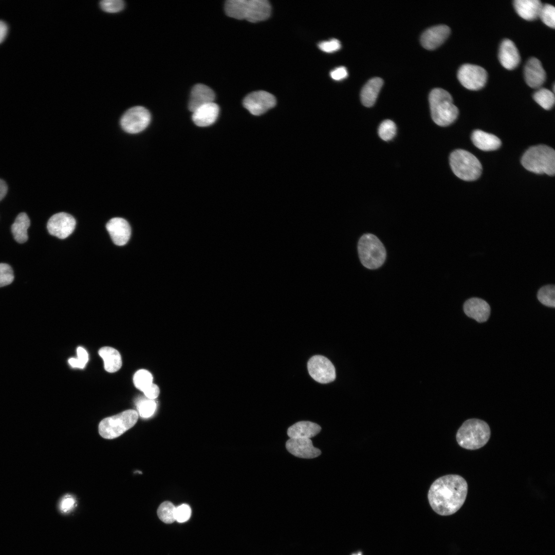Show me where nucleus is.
I'll return each instance as SVG.
<instances>
[{
	"instance_id": "obj_1",
	"label": "nucleus",
	"mask_w": 555,
	"mask_h": 555,
	"mask_svg": "<svg viewBox=\"0 0 555 555\" xmlns=\"http://www.w3.org/2000/svg\"><path fill=\"white\" fill-rule=\"evenodd\" d=\"M468 492V484L461 476L449 474L436 479L431 485L428 498L437 514L447 516L456 512L463 505Z\"/></svg>"
},
{
	"instance_id": "obj_2",
	"label": "nucleus",
	"mask_w": 555,
	"mask_h": 555,
	"mask_svg": "<svg viewBox=\"0 0 555 555\" xmlns=\"http://www.w3.org/2000/svg\"><path fill=\"white\" fill-rule=\"evenodd\" d=\"M271 6L266 0H229L225 5L227 15L238 20L256 23L270 15Z\"/></svg>"
},
{
	"instance_id": "obj_3",
	"label": "nucleus",
	"mask_w": 555,
	"mask_h": 555,
	"mask_svg": "<svg viewBox=\"0 0 555 555\" xmlns=\"http://www.w3.org/2000/svg\"><path fill=\"white\" fill-rule=\"evenodd\" d=\"M429 101L431 117L436 124L447 126L456 120L458 109L447 90L440 88L432 89L429 94Z\"/></svg>"
},
{
	"instance_id": "obj_4",
	"label": "nucleus",
	"mask_w": 555,
	"mask_h": 555,
	"mask_svg": "<svg viewBox=\"0 0 555 555\" xmlns=\"http://www.w3.org/2000/svg\"><path fill=\"white\" fill-rule=\"evenodd\" d=\"M490 435V429L486 422L472 418L462 424L457 432L456 438L461 447L473 450L484 447L489 440Z\"/></svg>"
},
{
	"instance_id": "obj_5",
	"label": "nucleus",
	"mask_w": 555,
	"mask_h": 555,
	"mask_svg": "<svg viewBox=\"0 0 555 555\" xmlns=\"http://www.w3.org/2000/svg\"><path fill=\"white\" fill-rule=\"evenodd\" d=\"M521 163L529 171L553 175L555 173L554 150L545 145L530 147L522 156Z\"/></svg>"
},
{
	"instance_id": "obj_6",
	"label": "nucleus",
	"mask_w": 555,
	"mask_h": 555,
	"mask_svg": "<svg viewBox=\"0 0 555 555\" xmlns=\"http://www.w3.org/2000/svg\"><path fill=\"white\" fill-rule=\"evenodd\" d=\"M358 251L361 263L369 269L380 267L386 259L384 245L376 236L371 233L363 234L360 237Z\"/></svg>"
},
{
	"instance_id": "obj_7",
	"label": "nucleus",
	"mask_w": 555,
	"mask_h": 555,
	"mask_svg": "<svg viewBox=\"0 0 555 555\" xmlns=\"http://www.w3.org/2000/svg\"><path fill=\"white\" fill-rule=\"evenodd\" d=\"M450 164L454 174L462 180L473 181L481 175L482 164L471 153L458 149L451 153Z\"/></svg>"
},
{
	"instance_id": "obj_8",
	"label": "nucleus",
	"mask_w": 555,
	"mask_h": 555,
	"mask_svg": "<svg viewBox=\"0 0 555 555\" xmlns=\"http://www.w3.org/2000/svg\"><path fill=\"white\" fill-rule=\"evenodd\" d=\"M138 419L137 411L134 410H125L102 419L99 424V433L105 439L116 438L134 426Z\"/></svg>"
},
{
	"instance_id": "obj_9",
	"label": "nucleus",
	"mask_w": 555,
	"mask_h": 555,
	"mask_svg": "<svg viewBox=\"0 0 555 555\" xmlns=\"http://www.w3.org/2000/svg\"><path fill=\"white\" fill-rule=\"evenodd\" d=\"M151 114L145 107L136 106L126 110L121 118L123 130L130 134H137L143 131L151 121Z\"/></svg>"
},
{
	"instance_id": "obj_10",
	"label": "nucleus",
	"mask_w": 555,
	"mask_h": 555,
	"mask_svg": "<svg viewBox=\"0 0 555 555\" xmlns=\"http://www.w3.org/2000/svg\"><path fill=\"white\" fill-rule=\"evenodd\" d=\"M486 70L478 65L465 64L457 71V78L461 84L468 89L477 90L482 88L487 80Z\"/></svg>"
},
{
	"instance_id": "obj_11",
	"label": "nucleus",
	"mask_w": 555,
	"mask_h": 555,
	"mask_svg": "<svg viewBox=\"0 0 555 555\" xmlns=\"http://www.w3.org/2000/svg\"><path fill=\"white\" fill-rule=\"evenodd\" d=\"M307 368L310 376L317 382L328 383L336 378L334 366L326 357L321 355H315L310 358L307 363Z\"/></svg>"
},
{
	"instance_id": "obj_12",
	"label": "nucleus",
	"mask_w": 555,
	"mask_h": 555,
	"mask_svg": "<svg viewBox=\"0 0 555 555\" xmlns=\"http://www.w3.org/2000/svg\"><path fill=\"white\" fill-rule=\"evenodd\" d=\"M276 103V99L273 95L263 90L250 93L243 102L244 107L255 116L264 114L273 108Z\"/></svg>"
},
{
	"instance_id": "obj_13",
	"label": "nucleus",
	"mask_w": 555,
	"mask_h": 555,
	"mask_svg": "<svg viewBox=\"0 0 555 555\" xmlns=\"http://www.w3.org/2000/svg\"><path fill=\"white\" fill-rule=\"evenodd\" d=\"M76 224V220L71 215L65 212H60L54 214L49 218L47 228L51 235L64 239L72 233Z\"/></svg>"
},
{
	"instance_id": "obj_14",
	"label": "nucleus",
	"mask_w": 555,
	"mask_h": 555,
	"mask_svg": "<svg viewBox=\"0 0 555 555\" xmlns=\"http://www.w3.org/2000/svg\"><path fill=\"white\" fill-rule=\"evenodd\" d=\"M288 451L294 456L303 458H313L321 454V451L313 447L310 438H290L286 443Z\"/></svg>"
},
{
	"instance_id": "obj_15",
	"label": "nucleus",
	"mask_w": 555,
	"mask_h": 555,
	"mask_svg": "<svg viewBox=\"0 0 555 555\" xmlns=\"http://www.w3.org/2000/svg\"><path fill=\"white\" fill-rule=\"evenodd\" d=\"M449 27L445 25L433 26L422 34L420 42L426 49L434 50L439 47L450 34Z\"/></svg>"
},
{
	"instance_id": "obj_16",
	"label": "nucleus",
	"mask_w": 555,
	"mask_h": 555,
	"mask_svg": "<svg viewBox=\"0 0 555 555\" xmlns=\"http://www.w3.org/2000/svg\"><path fill=\"white\" fill-rule=\"evenodd\" d=\"M524 79L531 88H540L545 81L546 75L540 60L534 57L530 58L524 67Z\"/></svg>"
},
{
	"instance_id": "obj_17",
	"label": "nucleus",
	"mask_w": 555,
	"mask_h": 555,
	"mask_svg": "<svg viewBox=\"0 0 555 555\" xmlns=\"http://www.w3.org/2000/svg\"><path fill=\"white\" fill-rule=\"evenodd\" d=\"M106 227L115 245L123 246L128 241L131 229L125 219L121 217L113 218L107 222Z\"/></svg>"
},
{
	"instance_id": "obj_18",
	"label": "nucleus",
	"mask_w": 555,
	"mask_h": 555,
	"mask_svg": "<svg viewBox=\"0 0 555 555\" xmlns=\"http://www.w3.org/2000/svg\"><path fill=\"white\" fill-rule=\"evenodd\" d=\"M498 60L501 65L508 70L515 68L520 62L521 57L514 43L509 39H504L498 51Z\"/></svg>"
},
{
	"instance_id": "obj_19",
	"label": "nucleus",
	"mask_w": 555,
	"mask_h": 555,
	"mask_svg": "<svg viewBox=\"0 0 555 555\" xmlns=\"http://www.w3.org/2000/svg\"><path fill=\"white\" fill-rule=\"evenodd\" d=\"M465 314L479 323L486 322L490 314L489 304L483 299L472 298L467 300L463 306Z\"/></svg>"
},
{
	"instance_id": "obj_20",
	"label": "nucleus",
	"mask_w": 555,
	"mask_h": 555,
	"mask_svg": "<svg viewBox=\"0 0 555 555\" xmlns=\"http://www.w3.org/2000/svg\"><path fill=\"white\" fill-rule=\"evenodd\" d=\"M219 112L218 105L213 102L203 105L193 111L192 119L197 126H208L216 121Z\"/></svg>"
},
{
	"instance_id": "obj_21",
	"label": "nucleus",
	"mask_w": 555,
	"mask_h": 555,
	"mask_svg": "<svg viewBox=\"0 0 555 555\" xmlns=\"http://www.w3.org/2000/svg\"><path fill=\"white\" fill-rule=\"evenodd\" d=\"M215 94L213 90L202 84L195 85L192 88L189 102V109L192 112L198 107L213 102Z\"/></svg>"
},
{
	"instance_id": "obj_22",
	"label": "nucleus",
	"mask_w": 555,
	"mask_h": 555,
	"mask_svg": "<svg viewBox=\"0 0 555 555\" xmlns=\"http://www.w3.org/2000/svg\"><path fill=\"white\" fill-rule=\"evenodd\" d=\"M543 4L539 0H515L513 6L516 13L523 19L533 21L539 17Z\"/></svg>"
},
{
	"instance_id": "obj_23",
	"label": "nucleus",
	"mask_w": 555,
	"mask_h": 555,
	"mask_svg": "<svg viewBox=\"0 0 555 555\" xmlns=\"http://www.w3.org/2000/svg\"><path fill=\"white\" fill-rule=\"evenodd\" d=\"M471 139L476 147L484 151L496 150L501 145L500 139L495 135L479 130L473 132Z\"/></svg>"
},
{
	"instance_id": "obj_24",
	"label": "nucleus",
	"mask_w": 555,
	"mask_h": 555,
	"mask_svg": "<svg viewBox=\"0 0 555 555\" xmlns=\"http://www.w3.org/2000/svg\"><path fill=\"white\" fill-rule=\"evenodd\" d=\"M321 430V427L317 423L301 421L290 427L287 430V435L290 438H310L317 435Z\"/></svg>"
},
{
	"instance_id": "obj_25",
	"label": "nucleus",
	"mask_w": 555,
	"mask_h": 555,
	"mask_svg": "<svg viewBox=\"0 0 555 555\" xmlns=\"http://www.w3.org/2000/svg\"><path fill=\"white\" fill-rule=\"evenodd\" d=\"M383 81L380 78L375 77L368 80L363 87L360 99L362 103L366 107H371L375 103Z\"/></svg>"
},
{
	"instance_id": "obj_26",
	"label": "nucleus",
	"mask_w": 555,
	"mask_h": 555,
	"mask_svg": "<svg viewBox=\"0 0 555 555\" xmlns=\"http://www.w3.org/2000/svg\"><path fill=\"white\" fill-rule=\"evenodd\" d=\"M99 354L104 361L105 369L109 373H115L122 366V359L119 352L114 348L104 346L99 350Z\"/></svg>"
},
{
	"instance_id": "obj_27",
	"label": "nucleus",
	"mask_w": 555,
	"mask_h": 555,
	"mask_svg": "<svg viewBox=\"0 0 555 555\" xmlns=\"http://www.w3.org/2000/svg\"><path fill=\"white\" fill-rule=\"evenodd\" d=\"M30 224V219L25 213H21L17 216L11 226L12 234L17 242L24 243L27 240V230Z\"/></svg>"
},
{
	"instance_id": "obj_28",
	"label": "nucleus",
	"mask_w": 555,
	"mask_h": 555,
	"mask_svg": "<svg viewBox=\"0 0 555 555\" xmlns=\"http://www.w3.org/2000/svg\"><path fill=\"white\" fill-rule=\"evenodd\" d=\"M533 98L538 104L546 110L550 109L554 104V93L547 88H539L533 94Z\"/></svg>"
},
{
	"instance_id": "obj_29",
	"label": "nucleus",
	"mask_w": 555,
	"mask_h": 555,
	"mask_svg": "<svg viewBox=\"0 0 555 555\" xmlns=\"http://www.w3.org/2000/svg\"><path fill=\"white\" fill-rule=\"evenodd\" d=\"M537 298L543 305L549 307L554 308V285H547L541 287L538 292Z\"/></svg>"
},
{
	"instance_id": "obj_30",
	"label": "nucleus",
	"mask_w": 555,
	"mask_h": 555,
	"mask_svg": "<svg viewBox=\"0 0 555 555\" xmlns=\"http://www.w3.org/2000/svg\"><path fill=\"white\" fill-rule=\"evenodd\" d=\"M175 510L176 507L171 502L165 501L159 506L157 509V515L163 522L171 524L175 521Z\"/></svg>"
},
{
	"instance_id": "obj_31",
	"label": "nucleus",
	"mask_w": 555,
	"mask_h": 555,
	"mask_svg": "<svg viewBox=\"0 0 555 555\" xmlns=\"http://www.w3.org/2000/svg\"><path fill=\"white\" fill-rule=\"evenodd\" d=\"M395 123L391 120H385L380 124L378 133L380 138L384 141L392 140L396 134Z\"/></svg>"
},
{
	"instance_id": "obj_32",
	"label": "nucleus",
	"mask_w": 555,
	"mask_h": 555,
	"mask_svg": "<svg viewBox=\"0 0 555 555\" xmlns=\"http://www.w3.org/2000/svg\"><path fill=\"white\" fill-rule=\"evenodd\" d=\"M133 382L136 388L143 391L152 383L153 376L148 371L140 369L134 374Z\"/></svg>"
},
{
	"instance_id": "obj_33",
	"label": "nucleus",
	"mask_w": 555,
	"mask_h": 555,
	"mask_svg": "<svg viewBox=\"0 0 555 555\" xmlns=\"http://www.w3.org/2000/svg\"><path fill=\"white\" fill-rule=\"evenodd\" d=\"M539 17L547 26L554 28L555 27V8L553 6L546 4L542 5Z\"/></svg>"
},
{
	"instance_id": "obj_34",
	"label": "nucleus",
	"mask_w": 555,
	"mask_h": 555,
	"mask_svg": "<svg viewBox=\"0 0 555 555\" xmlns=\"http://www.w3.org/2000/svg\"><path fill=\"white\" fill-rule=\"evenodd\" d=\"M136 405L140 416L143 418L151 416L156 408V402L153 399L149 398L139 400Z\"/></svg>"
},
{
	"instance_id": "obj_35",
	"label": "nucleus",
	"mask_w": 555,
	"mask_h": 555,
	"mask_svg": "<svg viewBox=\"0 0 555 555\" xmlns=\"http://www.w3.org/2000/svg\"><path fill=\"white\" fill-rule=\"evenodd\" d=\"M13 280V272L11 266L6 263H0V287L10 284Z\"/></svg>"
},
{
	"instance_id": "obj_36",
	"label": "nucleus",
	"mask_w": 555,
	"mask_h": 555,
	"mask_svg": "<svg viewBox=\"0 0 555 555\" xmlns=\"http://www.w3.org/2000/svg\"><path fill=\"white\" fill-rule=\"evenodd\" d=\"M77 351L78 358H70L68 362L72 367L83 368L88 361V354L86 350L82 347H79Z\"/></svg>"
},
{
	"instance_id": "obj_37",
	"label": "nucleus",
	"mask_w": 555,
	"mask_h": 555,
	"mask_svg": "<svg viewBox=\"0 0 555 555\" xmlns=\"http://www.w3.org/2000/svg\"><path fill=\"white\" fill-rule=\"evenodd\" d=\"M100 5L104 11L114 13L123 9L124 3L121 0H103L100 2Z\"/></svg>"
},
{
	"instance_id": "obj_38",
	"label": "nucleus",
	"mask_w": 555,
	"mask_h": 555,
	"mask_svg": "<svg viewBox=\"0 0 555 555\" xmlns=\"http://www.w3.org/2000/svg\"><path fill=\"white\" fill-rule=\"evenodd\" d=\"M191 515V509L190 507L186 504H182L176 507L175 517V521L179 523H183L187 521Z\"/></svg>"
},
{
	"instance_id": "obj_39",
	"label": "nucleus",
	"mask_w": 555,
	"mask_h": 555,
	"mask_svg": "<svg viewBox=\"0 0 555 555\" xmlns=\"http://www.w3.org/2000/svg\"><path fill=\"white\" fill-rule=\"evenodd\" d=\"M318 47L320 50L326 52L332 53L339 50L341 47L340 42L336 39L320 42Z\"/></svg>"
},
{
	"instance_id": "obj_40",
	"label": "nucleus",
	"mask_w": 555,
	"mask_h": 555,
	"mask_svg": "<svg viewBox=\"0 0 555 555\" xmlns=\"http://www.w3.org/2000/svg\"><path fill=\"white\" fill-rule=\"evenodd\" d=\"M75 502L73 497L66 496L61 500L59 505L60 509L63 513L67 512L73 508Z\"/></svg>"
},
{
	"instance_id": "obj_41",
	"label": "nucleus",
	"mask_w": 555,
	"mask_h": 555,
	"mask_svg": "<svg viewBox=\"0 0 555 555\" xmlns=\"http://www.w3.org/2000/svg\"><path fill=\"white\" fill-rule=\"evenodd\" d=\"M331 78L336 81H340L345 79L348 76L346 68L344 66H340L333 69L330 73Z\"/></svg>"
},
{
	"instance_id": "obj_42",
	"label": "nucleus",
	"mask_w": 555,
	"mask_h": 555,
	"mask_svg": "<svg viewBox=\"0 0 555 555\" xmlns=\"http://www.w3.org/2000/svg\"><path fill=\"white\" fill-rule=\"evenodd\" d=\"M145 396L150 399L156 398L160 393L159 387L155 384L152 383L142 391Z\"/></svg>"
},
{
	"instance_id": "obj_43",
	"label": "nucleus",
	"mask_w": 555,
	"mask_h": 555,
	"mask_svg": "<svg viewBox=\"0 0 555 555\" xmlns=\"http://www.w3.org/2000/svg\"><path fill=\"white\" fill-rule=\"evenodd\" d=\"M8 26L4 21L0 20V44L5 40L8 33Z\"/></svg>"
},
{
	"instance_id": "obj_44",
	"label": "nucleus",
	"mask_w": 555,
	"mask_h": 555,
	"mask_svg": "<svg viewBox=\"0 0 555 555\" xmlns=\"http://www.w3.org/2000/svg\"><path fill=\"white\" fill-rule=\"evenodd\" d=\"M7 192V184L3 180L0 179V201L5 197Z\"/></svg>"
},
{
	"instance_id": "obj_45",
	"label": "nucleus",
	"mask_w": 555,
	"mask_h": 555,
	"mask_svg": "<svg viewBox=\"0 0 555 555\" xmlns=\"http://www.w3.org/2000/svg\"><path fill=\"white\" fill-rule=\"evenodd\" d=\"M353 555H362V554H361V552H359L358 553H357V554H353Z\"/></svg>"
}]
</instances>
